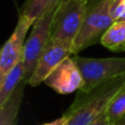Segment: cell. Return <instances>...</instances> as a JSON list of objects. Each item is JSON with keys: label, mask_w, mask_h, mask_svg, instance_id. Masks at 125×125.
Segmentation results:
<instances>
[{"label": "cell", "mask_w": 125, "mask_h": 125, "mask_svg": "<svg viewBox=\"0 0 125 125\" xmlns=\"http://www.w3.org/2000/svg\"><path fill=\"white\" fill-rule=\"evenodd\" d=\"M125 83V75L108 81L90 91L78 90L73 102L64 113L68 117L67 125H91L105 113L110 102Z\"/></svg>", "instance_id": "1"}, {"label": "cell", "mask_w": 125, "mask_h": 125, "mask_svg": "<svg viewBox=\"0 0 125 125\" xmlns=\"http://www.w3.org/2000/svg\"><path fill=\"white\" fill-rule=\"evenodd\" d=\"M111 3L112 0H88L86 19L71 48L73 55L100 42L102 35L112 25L114 20L110 13Z\"/></svg>", "instance_id": "2"}, {"label": "cell", "mask_w": 125, "mask_h": 125, "mask_svg": "<svg viewBox=\"0 0 125 125\" xmlns=\"http://www.w3.org/2000/svg\"><path fill=\"white\" fill-rule=\"evenodd\" d=\"M83 79V86L79 91L90 92L108 81L125 75V57L89 58L78 55L73 56Z\"/></svg>", "instance_id": "3"}, {"label": "cell", "mask_w": 125, "mask_h": 125, "mask_svg": "<svg viewBox=\"0 0 125 125\" xmlns=\"http://www.w3.org/2000/svg\"><path fill=\"white\" fill-rule=\"evenodd\" d=\"M87 0H62L52 25L51 41L62 42L73 48L87 14Z\"/></svg>", "instance_id": "4"}, {"label": "cell", "mask_w": 125, "mask_h": 125, "mask_svg": "<svg viewBox=\"0 0 125 125\" xmlns=\"http://www.w3.org/2000/svg\"><path fill=\"white\" fill-rule=\"evenodd\" d=\"M59 4L52 8L43 17L40 18L32 25L30 35L26 37L23 51V64L24 70H25L24 81L25 82H28L30 76L34 71L35 66H36L42 53L44 52L46 46L51 42L52 25Z\"/></svg>", "instance_id": "5"}, {"label": "cell", "mask_w": 125, "mask_h": 125, "mask_svg": "<svg viewBox=\"0 0 125 125\" xmlns=\"http://www.w3.org/2000/svg\"><path fill=\"white\" fill-rule=\"evenodd\" d=\"M33 22L24 17L18 19V23L11 36L6 41L0 52V81L6 75L23 59L24 44L26 41V33L32 28Z\"/></svg>", "instance_id": "6"}, {"label": "cell", "mask_w": 125, "mask_h": 125, "mask_svg": "<svg viewBox=\"0 0 125 125\" xmlns=\"http://www.w3.org/2000/svg\"><path fill=\"white\" fill-rule=\"evenodd\" d=\"M71 55V47L69 45L62 42L51 41L42 53L34 71L30 76L26 84L31 87L40 86L65 58Z\"/></svg>", "instance_id": "7"}, {"label": "cell", "mask_w": 125, "mask_h": 125, "mask_svg": "<svg viewBox=\"0 0 125 125\" xmlns=\"http://www.w3.org/2000/svg\"><path fill=\"white\" fill-rule=\"evenodd\" d=\"M44 82L61 94L73 93L80 90L83 86L82 75L71 56L65 58Z\"/></svg>", "instance_id": "8"}, {"label": "cell", "mask_w": 125, "mask_h": 125, "mask_svg": "<svg viewBox=\"0 0 125 125\" xmlns=\"http://www.w3.org/2000/svg\"><path fill=\"white\" fill-rule=\"evenodd\" d=\"M24 76H25V70L22 59L0 81V108L8 102L19 84L24 80Z\"/></svg>", "instance_id": "9"}, {"label": "cell", "mask_w": 125, "mask_h": 125, "mask_svg": "<svg viewBox=\"0 0 125 125\" xmlns=\"http://www.w3.org/2000/svg\"><path fill=\"white\" fill-rule=\"evenodd\" d=\"M25 84L26 82L23 80L19 84L14 93L10 97L8 102L0 108V125H17L18 114L23 99Z\"/></svg>", "instance_id": "10"}, {"label": "cell", "mask_w": 125, "mask_h": 125, "mask_svg": "<svg viewBox=\"0 0 125 125\" xmlns=\"http://www.w3.org/2000/svg\"><path fill=\"white\" fill-rule=\"evenodd\" d=\"M100 43L112 52H125V21L113 22L102 35Z\"/></svg>", "instance_id": "11"}, {"label": "cell", "mask_w": 125, "mask_h": 125, "mask_svg": "<svg viewBox=\"0 0 125 125\" xmlns=\"http://www.w3.org/2000/svg\"><path fill=\"white\" fill-rule=\"evenodd\" d=\"M62 0H25L19 10L20 17H24L33 24L52 8L62 3Z\"/></svg>", "instance_id": "12"}, {"label": "cell", "mask_w": 125, "mask_h": 125, "mask_svg": "<svg viewBox=\"0 0 125 125\" xmlns=\"http://www.w3.org/2000/svg\"><path fill=\"white\" fill-rule=\"evenodd\" d=\"M105 115L111 125H117L125 117V83L110 102Z\"/></svg>", "instance_id": "13"}, {"label": "cell", "mask_w": 125, "mask_h": 125, "mask_svg": "<svg viewBox=\"0 0 125 125\" xmlns=\"http://www.w3.org/2000/svg\"><path fill=\"white\" fill-rule=\"evenodd\" d=\"M110 13L114 21H125V3L123 0H112Z\"/></svg>", "instance_id": "14"}, {"label": "cell", "mask_w": 125, "mask_h": 125, "mask_svg": "<svg viewBox=\"0 0 125 125\" xmlns=\"http://www.w3.org/2000/svg\"><path fill=\"white\" fill-rule=\"evenodd\" d=\"M68 123V117L66 116V115H62V116L58 117V119H56L55 121L53 122H48V123H44L42 125H67Z\"/></svg>", "instance_id": "15"}, {"label": "cell", "mask_w": 125, "mask_h": 125, "mask_svg": "<svg viewBox=\"0 0 125 125\" xmlns=\"http://www.w3.org/2000/svg\"><path fill=\"white\" fill-rule=\"evenodd\" d=\"M91 125H111V124H110V122H109L108 117H106L105 113H104V114L101 115L98 120H95Z\"/></svg>", "instance_id": "16"}, {"label": "cell", "mask_w": 125, "mask_h": 125, "mask_svg": "<svg viewBox=\"0 0 125 125\" xmlns=\"http://www.w3.org/2000/svg\"><path fill=\"white\" fill-rule=\"evenodd\" d=\"M117 125H125V119H123V120H122V121L120 122V123L117 124Z\"/></svg>", "instance_id": "17"}, {"label": "cell", "mask_w": 125, "mask_h": 125, "mask_svg": "<svg viewBox=\"0 0 125 125\" xmlns=\"http://www.w3.org/2000/svg\"><path fill=\"white\" fill-rule=\"evenodd\" d=\"M123 2H124V3H125V0H123Z\"/></svg>", "instance_id": "18"}, {"label": "cell", "mask_w": 125, "mask_h": 125, "mask_svg": "<svg viewBox=\"0 0 125 125\" xmlns=\"http://www.w3.org/2000/svg\"><path fill=\"white\" fill-rule=\"evenodd\" d=\"M87 1H88V0H87Z\"/></svg>", "instance_id": "19"}, {"label": "cell", "mask_w": 125, "mask_h": 125, "mask_svg": "<svg viewBox=\"0 0 125 125\" xmlns=\"http://www.w3.org/2000/svg\"><path fill=\"white\" fill-rule=\"evenodd\" d=\"M124 119H125V117H124Z\"/></svg>", "instance_id": "20"}]
</instances>
